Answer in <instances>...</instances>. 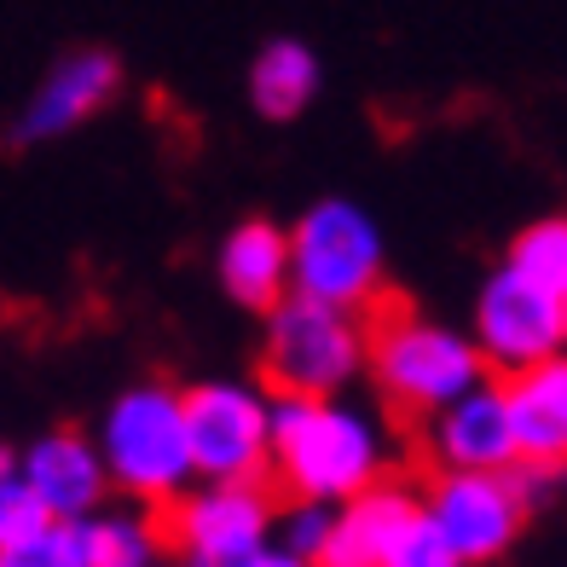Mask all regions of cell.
<instances>
[{"label":"cell","instance_id":"11","mask_svg":"<svg viewBox=\"0 0 567 567\" xmlns=\"http://www.w3.org/2000/svg\"><path fill=\"white\" fill-rule=\"evenodd\" d=\"M23 481L35 486V498L59 515V522H93L99 504L111 493V470H105V452L99 441L75 429H53L23 452Z\"/></svg>","mask_w":567,"mask_h":567},{"label":"cell","instance_id":"23","mask_svg":"<svg viewBox=\"0 0 567 567\" xmlns=\"http://www.w3.org/2000/svg\"><path fill=\"white\" fill-rule=\"evenodd\" d=\"M238 567H313V561H301V556H290L284 545H267L261 556H249V561H238Z\"/></svg>","mask_w":567,"mask_h":567},{"label":"cell","instance_id":"20","mask_svg":"<svg viewBox=\"0 0 567 567\" xmlns=\"http://www.w3.org/2000/svg\"><path fill=\"white\" fill-rule=\"evenodd\" d=\"M330 538H337V509H330V504H284V515H278V545L290 550V556L324 567Z\"/></svg>","mask_w":567,"mask_h":567},{"label":"cell","instance_id":"19","mask_svg":"<svg viewBox=\"0 0 567 567\" xmlns=\"http://www.w3.org/2000/svg\"><path fill=\"white\" fill-rule=\"evenodd\" d=\"M53 527H59V515L35 498V486L18 475V457L7 452V463H0V550H23Z\"/></svg>","mask_w":567,"mask_h":567},{"label":"cell","instance_id":"5","mask_svg":"<svg viewBox=\"0 0 567 567\" xmlns=\"http://www.w3.org/2000/svg\"><path fill=\"white\" fill-rule=\"evenodd\" d=\"M290 267H296V296L324 307L371 313L389 296V284H382V231L353 197H319L290 226Z\"/></svg>","mask_w":567,"mask_h":567},{"label":"cell","instance_id":"10","mask_svg":"<svg viewBox=\"0 0 567 567\" xmlns=\"http://www.w3.org/2000/svg\"><path fill=\"white\" fill-rule=\"evenodd\" d=\"M429 429V457L434 475H509L522 470V446H515V423H509V400L504 382H481L475 394H463L446 405Z\"/></svg>","mask_w":567,"mask_h":567},{"label":"cell","instance_id":"2","mask_svg":"<svg viewBox=\"0 0 567 567\" xmlns=\"http://www.w3.org/2000/svg\"><path fill=\"white\" fill-rule=\"evenodd\" d=\"M272 486L342 509L382 486V434L348 400H272Z\"/></svg>","mask_w":567,"mask_h":567},{"label":"cell","instance_id":"9","mask_svg":"<svg viewBox=\"0 0 567 567\" xmlns=\"http://www.w3.org/2000/svg\"><path fill=\"white\" fill-rule=\"evenodd\" d=\"M423 504L434 515V527L452 538V550L463 567L498 561L527 527L533 498L522 493V481L509 475H429Z\"/></svg>","mask_w":567,"mask_h":567},{"label":"cell","instance_id":"14","mask_svg":"<svg viewBox=\"0 0 567 567\" xmlns=\"http://www.w3.org/2000/svg\"><path fill=\"white\" fill-rule=\"evenodd\" d=\"M527 470H567V353L522 377H498Z\"/></svg>","mask_w":567,"mask_h":567},{"label":"cell","instance_id":"6","mask_svg":"<svg viewBox=\"0 0 567 567\" xmlns=\"http://www.w3.org/2000/svg\"><path fill=\"white\" fill-rule=\"evenodd\" d=\"M186 429L197 481L209 486H272V394L249 382L186 389Z\"/></svg>","mask_w":567,"mask_h":567},{"label":"cell","instance_id":"13","mask_svg":"<svg viewBox=\"0 0 567 567\" xmlns=\"http://www.w3.org/2000/svg\"><path fill=\"white\" fill-rule=\"evenodd\" d=\"M220 290L255 307V313H278L284 301L296 296V267H290V231L272 220H238L220 244Z\"/></svg>","mask_w":567,"mask_h":567},{"label":"cell","instance_id":"22","mask_svg":"<svg viewBox=\"0 0 567 567\" xmlns=\"http://www.w3.org/2000/svg\"><path fill=\"white\" fill-rule=\"evenodd\" d=\"M382 567H463V556L452 550V538L434 527V515L423 504V515L400 533V545L389 550V561H382Z\"/></svg>","mask_w":567,"mask_h":567},{"label":"cell","instance_id":"8","mask_svg":"<svg viewBox=\"0 0 567 567\" xmlns=\"http://www.w3.org/2000/svg\"><path fill=\"white\" fill-rule=\"evenodd\" d=\"M475 348L498 377H522L545 359L567 353V313L561 296L538 290L533 278L498 267L475 296Z\"/></svg>","mask_w":567,"mask_h":567},{"label":"cell","instance_id":"24","mask_svg":"<svg viewBox=\"0 0 567 567\" xmlns=\"http://www.w3.org/2000/svg\"><path fill=\"white\" fill-rule=\"evenodd\" d=\"M561 313H567V296H561Z\"/></svg>","mask_w":567,"mask_h":567},{"label":"cell","instance_id":"1","mask_svg":"<svg viewBox=\"0 0 567 567\" xmlns=\"http://www.w3.org/2000/svg\"><path fill=\"white\" fill-rule=\"evenodd\" d=\"M365 330H371V382L400 423H434L446 405L475 394L481 382H493V365L475 348V337L446 330L441 319H423L394 290L365 313Z\"/></svg>","mask_w":567,"mask_h":567},{"label":"cell","instance_id":"21","mask_svg":"<svg viewBox=\"0 0 567 567\" xmlns=\"http://www.w3.org/2000/svg\"><path fill=\"white\" fill-rule=\"evenodd\" d=\"M0 567H93L87 561V522H59L35 545L0 550Z\"/></svg>","mask_w":567,"mask_h":567},{"label":"cell","instance_id":"12","mask_svg":"<svg viewBox=\"0 0 567 567\" xmlns=\"http://www.w3.org/2000/svg\"><path fill=\"white\" fill-rule=\"evenodd\" d=\"M122 87V64L116 53L105 47H82V53L59 59L47 70V82L30 93V105H23V122L18 134L23 140H59L70 127H82L93 111H105Z\"/></svg>","mask_w":567,"mask_h":567},{"label":"cell","instance_id":"16","mask_svg":"<svg viewBox=\"0 0 567 567\" xmlns=\"http://www.w3.org/2000/svg\"><path fill=\"white\" fill-rule=\"evenodd\" d=\"M319 93V59L313 47L296 35H278L261 47V59L249 64V105L267 122H296Z\"/></svg>","mask_w":567,"mask_h":567},{"label":"cell","instance_id":"3","mask_svg":"<svg viewBox=\"0 0 567 567\" xmlns=\"http://www.w3.org/2000/svg\"><path fill=\"white\" fill-rule=\"evenodd\" d=\"M99 452H105L111 486L145 509H174L197 486L192 429H186V389L168 382H134L111 400L99 423Z\"/></svg>","mask_w":567,"mask_h":567},{"label":"cell","instance_id":"25","mask_svg":"<svg viewBox=\"0 0 567 567\" xmlns=\"http://www.w3.org/2000/svg\"><path fill=\"white\" fill-rule=\"evenodd\" d=\"M179 567H192V561H179Z\"/></svg>","mask_w":567,"mask_h":567},{"label":"cell","instance_id":"4","mask_svg":"<svg viewBox=\"0 0 567 567\" xmlns=\"http://www.w3.org/2000/svg\"><path fill=\"white\" fill-rule=\"evenodd\" d=\"M359 371H371L365 313L290 296L267 319L261 389L272 400H342V389Z\"/></svg>","mask_w":567,"mask_h":567},{"label":"cell","instance_id":"15","mask_svg":"<svg viewBox=\"0 0 567 567\" xmlns=\"http://www.w3.org/2000/svg\"><path fill=\"white\" fill-rule=\"evenodd\" d=\"M423 515V493H411L400 481H382L371 493L337 509V538L324 550V567H382L400 533Z\"/></svg>","mask_w":567,"mask_h":567},{"label":"cell","instance_id":"17","mask_svg":"<svg viewBox=\"0 0 567 567\" xmlns=\"http://www.w3.org/2000/svg\"><path fill=\"white\" fill-rule=\"evenodd\" d=\"M163 550H168L163 515H93L87 522L93 567H163Z\"/></svg>","mask_w":567,"mask_h":567},{"label":"cell","instance_id":"18","mask_svg":"<svg viewBox=\"0 0 567 567\" xmlns=\"http://www.w3.org/2000/svg\"><path fill=\"white\" fill-rule=\"evenodd\" d=\"M504 267H509V272H522V278H533L538 290L567 296V215L527 220V226L509 238Z\"/></svg>","mask_w":567,"mask_h":567},{"label":"cell","instance_id":"7","mask_svg":"<svg viewBox=\"0 0 567 567\" xmlns=\"http://www.w3.org/2000/svg\"><path fill=\"white\" fill-rule=\"evenodd\" d=\"M278 486H209L197 481L174 509H163L168 550L192 567H238L261 556L278 533Z\"/></svg>","mask_w":567,"mask_h":567}]
</instances>
